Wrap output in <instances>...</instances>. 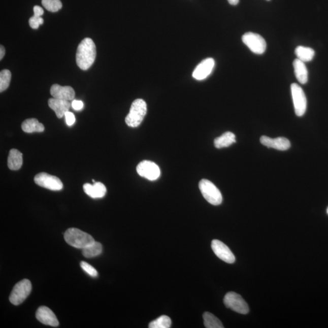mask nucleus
I'll return each mask as SVG.
<instances>
[{"label": "nucleus", "instance_id": "obj_12", "mask_svg": "<svg viewBox=\"0 0 328 328\" xmlns=\"http://www.w3.org/2000/svg\"><path fill=\"white\" fill-rule=\"evenodd\" d=\"M215 64V60L212 58L203 60L194 70L192 74L193 78L198 80L206 79L212 73Z\"/></svg>", "mask_w": 328, "mask_h": 328}, {"label": "nucleus", "instance_id": "obj_6", "mask_svg": "<svg viewBox=\"0 0 328 328\" xmlns=\"http://www.w3.org/2000/svg\"><path fill=\"white\" fill-rule=\"evenodd\" d=\"M242 41L250 51L256 54H263L267 47L265 40L258 34L253 32L244 34L242 37Z\"/></svg>", "mask_w": 328, "mask_h": 328}, {"label": "nucleus", "instance_id": "obj_28", "mask_svg": "<svg viewBox=\"0 0 328 328\" xmlns=\"http://www.w3.org/2000/svg\"><path fill=\"white\" fill-rule=\"evenodd\" d=\"M80 266H81V268L83 270L90 275V276L92 277L97 276V271L95 270V269L92 267V266L89 265L88 263L85 261H82L81 263H80Z\"/></svg>", "mask_w": 328, "mask_h": 328}, {"label": "nucleus", "instance_id": "obj_17", "mask_svg": "<svg viewBox=\"0 0 328 328\" xmlns=\"http://www.w3.org/2000/svg\"><path fill=\"white\" fill-rule=\"evenodd\" d=\"M83 190L86 194L92 198H103L107 193L106 187L100 182H95L93 185L85 184L83 185Z\"/></svg>", "mask_w": 328, "mask_h": 328}, {"label": "nucleus", "instance_id": "obj_34", "mask_svg": "<svg viewBox=\"0 0 328 328\" xmlns=\"http://www.w3.org/2000/svg\"><path fill=\"white\" fill-rule=\"evenodd\" d=\"M228 2L230 3L231 5H237L239 3V0H228Z\"/></svg>", "mask_w": 328, "mask_h": 328}, {"label": "nucleus", "instance_id": "obj_4", "mask_svg": "<svg viewBox=\"0 0 328 328\" xmlns=\"http://www.w3.org/2000/svg\"><path fill=\"white\" fill-rule=\"evenodd\" d=\"M199 188L207 202L213 206H218L222 203V196L221 191L212 182L203 179L200 182Z\"/></svg>", "mask_w": 328, "mask_h": 328}, {"label": "nucleus", "instance_id": "obj_30", "mask_svg": "<svg viewBox=\"0 0 328 328\" xmlns=\"http://www.w3.org/2000/svg\"><path fill=\"white\" fill-rule=\"evenodd\" d=\"M64 117H65L67 124L68 126H72L74 123H75V116H74V114L73 113L70 112V111H68V112L64 114Z\"/></svg>", "mask_w": 328, "mask_h": 328}, {"label": "nucleus", "instance_id": "obj_24", "mask_svg": "<svg viewBox=\"0 0 328 328\" xmlns=\"http://www.w3.org/2000/svg\"><path fill=\"white\" fill-rule=\"evenodd\" d=\"M102 245L100 243L95 242L82 249L83 255L86 258H92L101 254Z\"/></svg>", "mask_w": 328, "mask_h": 328}, {"label": "nucleus", "instance_id": "obj_7", "mask_svg": "<svg viewBox=\"0 0 328 328\" xmlns=\"http://www.w3.org/2000/svg\"><path fill=\"white\" fill-rule=\"evenodd\" d=\"M224 303L227 308L241 314L249 313L248 305L242 297L234 292H228L225 296Z\"/></svg>", "mask_w": 328, "mask_h": 328}, {"label": "nucleus", "instance_id": "obj_5", "mask_svg": "<svg viewBox=\"0 0 328 328\" xmlns=\"http://www.w3.org/2000/svg\"><path fill=\"white\" fill-rule=\"evenodd\" d=\"M32 290V284L29 280L24 279L15 284L12 290L9 300L12 304L19 305L29 296Z\"/></svg>", "mask_w": 328, "mask_h": 328}, {"label": "nucleus", "instance_id": "obj_2", "mask_svg": "<svg viewBox=\"0 0 328 328\" xmlns=\"http://www.w3.org/2000/svg\"><path fill=\"white\" fill-rule=\"evenodd\" d=\"M64 238L68 244L77 249H82L95 242L91 235L77 228H68Z\"/></svg>", "mask_w": 328, "mask_h": 328}, {"label": "nucleus", "instance_id": "obj_16", "mask_svg": "<svg viewBox=\"0 0 328 328\" xmlns=\"http://www.w3.org/2000/svg\"><path fill=\"white\" fill-rule=\"evenodd\" d=\"M49 107L54 111L58 118H62L64 114L69 111L71 107L70 101L60 100V99L51 98L48 100Z\"/></svg>", "mask_w": 328, "mask_h": 328}, {"label": "nucleus", "instance_id": "obj_1", "mask_svg": "<svg viewBox=\"0 0 328 328\" xmlns=\"http://www.w3.org/2000/svg\"><path fill=\"white\" fill-rule=\"evenodd\" d=\"M96 57V47L90 38H85L80 42L77 49L76 63L80 69L87 70L94 63Z\"/></svg>", "mask_w": 328, "mask_h": 328}, {"label": "nucleus", "instance_id": "obj_19", "mask_svg": "<svg viewBox=\"0 0 328 328\" xmlns=\"http://www.w3.org/2000/svg\"><path fill=\"white\" fill-rule=\"evenodd\" d=\"M8 166L11 170H18L23 166V154L17 149L9 151Z\"/></svg>", "mask_w": 328, "mask_h": 328}, {"label": "nucleus", "instance_id": "obj_8", "mask_svg": "<svg viewBox=\"0 0 328 328\" xmlns=\"http://www.w3.org/2000/svg\"><path fill=\"white\" fill-rule=\"evenodd\" d=\"M34 182L39 186L53 191L62 189V182L57 176H52L46 173H40L34 178Z\"/></svg>", "mask_w": 328, "mask_h": 328}, {"label": "nucleus", "instance_id": "obj_27", "mask_svg": "<svg viewBox=\"0 0 328 328\" xmlns=\"http://www.w3.org/2000/svg\"><path fill=\"white\" fill-rule=\"evenodd\" d=\"M42 5L49 12H57L62 8L60 0H42Z\"/></svg>", "mask_w": 328, "mask_h": 328}, {"label": "nucleus", "instance_id": "obj_29", "mask_svg": "<svg viewBox=\"0 0 328 328\" xmlns=\"http://www.w3.org/2000/svg\"><path fill=\"white\" fill-rule=\"evenodd\" d=\"M44 22L43 18L41 17H37L35 15H33L32 17L30 18L29 20V23L30 27L32 29H38L40 25H42Z\"/></svg>", "mask_w": 328, "mask_h": 328}, {"label": "nucleus", "instance_id": "obj_33", "mask_svg": "<svg viewBox=\"0 0 328 328\" xmlns=\"http://www.w3.org/2000/svg\"><path fill=\"white\" fill-rule=\"evenodd\" d=\"M6 53V50L4 46H1L0 47V60H2L3 58L4 57Z\"/></svg>", "mask_w": 328, "mask_h": 328}, {"label": "nucleus", "instance_id": "obj_15", "mask_svg": "<svg viewBox=\"0 0 328 328\" xmlns=\"http://www.w3.org/2000/svg\"><path fill=\"white\" fill-rule=\"evenodd\" d=\"M50 93L54 98L68 101L73 100L76 94L74 89L71 86H62L58 84L51 86Z\"/></svg>", "mask_w": 328, "mask_h": 328}, {"label": "nucleus", "instance_id": "obj_22", "mask_svg": "<svg viewBox=\"0 0 328 328\" xmlns=\"http://www.w3.org/2000/svg\"><path fill=\"white\" fill-rule=\"evenodd\" d=\"M295 54L298 59L305 63L313 59L315 51L311 48L299 46L296 49Z\"/></svg>", "mask_w": 328, "mask_h": 328}, {"label": "nucleus", "instance_id": "obj_10", "mask_svg": "<svg viewBox=\"0 0 328 328\" xmlns=\"http://www.w3.org/2000/svg\"><path fill=\"white\" fill-rule=\"evenodd\" d=\"M136 170L139 175L150 181L156 180L160 175L159 167L149 160H143L139 163Z\"/></svg>", "mask_w": 328, "mask_h": 328}, {"label": "nucleus", "instance_id": "obj_13", "mask_svg": "<svg viewBox=\"0 0 328 328\" xmlns=\"http://www.w3.org/2000/svg\"><path fill=\"white\" fill-rule=\"evenodd\" d=\"M36 318L40 322L46 325L57 327L59 324L56 315L46 306H40L37 309Z\"/></svg>", "mask_w": 328, "mask_h": 328}, {"label": "nucleus", "instance_id": "obj_14", "mask_svg": "<svg viewBox=\"0 0 328 328\" xmlns=\"http://www.w3.org/2000/svg\"><path fill=\"white\" fill-rule=\"evenodd\" d=\"M260 142L266 147L281 151L288 150L290 147L288 139L282 137L273 139L263 136L260 138Z\"/></svg>", "mask_w": 328, "mask_h": 328}, {"label": "nucleus", "instance_id": "obj_35", "mask_svg": "<svg viewBox=\"0 0 328 328\" xmlns=\"http://www.w3.org/2000/svg\"><path fill=\"white\" fill-rule=\"evenodd\" d=\"M327 214H328V207H327Z\"/></svg>", "mask_w": 328, "mask_h": 328}, {"label": "nucleus", "instance_id": "obj_18", "mask_svg": "<svg viewBox=\"0 0 328 328\" xmlns=\"http://www.w3.org/2000/svg\"><path fill=\"white\" fill-rule=\"evenodd\" d=\"M293 68L296 78L302 84H305L308 80V71L305 62L300 60L298 58L294 60L293 62Z\"/></svg>", "mask_w": 328, "mask_h": 328}, {"label": "nucleus", "instance_id": "obj_31", "mask_svg": "<svg viewBox=\"0 0 328 328\" xmlns=\"http://www.w3.org/2000/svg\"><path fill=\"white\" fill-rule=\"evenodd\" d=\"M71 107L76 111L81 110L83 107V103L81 101L74 100L71 103Z\"/></svg>", "mask_w": 328, "mask_h": 328}, {"label": "nucleus", "instance_id": "obj_21", "mask_svg": "<svg viewBox=\"0 0 328 328\" xmlns=\"http://www.w3.org/2000/svg\"><path fill=\"white\" fill-rule=\"evenodd\" d=\"M236 142V138L233 133L226 132L220 137L216 138L214 141L215 147L216 148L228 147Z\"/></svg>", "mask_w": 328, "mask_h": 328}, {"label": "nucleus", "instance_id": "obj_23", "mask_svg": "<svg viewBox=\"0 0 328 328\" xmlns=\"http://www.w3.org/2000/svg\"><path fill=\"white\" fill-rule=\"evenodd\" d=\"M203 319L204 326L207 328H224L220 320L209 312L204 314Z\"/></svg>", "mask_w": 328, "mask_h": 328}, {"label": "nucleus", "instance_id": "obj_25", "mask_svg": "<svg viewBox=\"0 0 328 328\" xmlns=\"http://www.w3.org/2000/svg\"><path fill=\"white\" fill-rule=\"evenodd\" d=\"M172 320L167 315H162V316L157 318L149 324L150 328H169L171 326Z\"/></svg>", "mask_w": 328, "mask_h": 328}, {"label": "nucleus", "instance_id": "obj_9", "mask_svg": "<svg viewBox=\"0 0 328 328\" xmlns=\"http://www.w3.org/2000/svg\"><path fill=\"white\" fill-rule=\"evenodd\" d=\"M290 89L296 115L302 116L304 115L307 108V100L305 92L297 83H292L290 86Z\"/></svg>", "mask_w": 328, "mask_h": 328}, {"label": "nucleus", "instance_id": "obj_36", "mask_svg": "<svg viewBox=\"0 0 328 328\" xmlns=\"http://www.w3.org/2000/svg\"><path fill=\"white\" fill-rule=\"evenodd\" d=\"M267 1H270V0H267Z\"/></svg>", "mask_w": 328, "mask_h": 328}, {"label": "nucleus", "instance_id": "obj_3", "mask_svg": "<svg viewBox=\"0 0 328 328\" xmlns=\"http://www.w3.org/2000/svg\"><path fill=\"white\" fill-rule=\"evenodd\" d=\"M147 111V104L142 99H136L131 106L130 110L125 118L126 125L130 127H138L146 115Z\"/></svg>", "mask_w": 328, "mask_h": 328}, {"label": "nucleus", "instance_id": "obj_20", "mask_svg": "<svg viewBox=\"0 0 328 328\" xmlns=\"http://www.w3.org/2000/svg\"><path fill=\"white\" fill-rule=\"evenodd\" d=\"M21 128L27 133H42L45 130V126L35 118L27 119L21 124Z\"/></svg>", "mask_w": 328, "mask_h": 328}, {"label": "nucleus", "instance_id": "obj_32", "mask_svg": "<svg viewBox=\"0 0 328 328\" xmlns=\"http://www.w3.org/2000/svg\"><path fill=\"white\" fill-rule=\"evenodd\" d=\"M33 10L34 15L37 17H42L43 14H44V11H43V8L39 6H34Z\"/></svg>", "mask_w": 328, "mask_h": 328}, {"label": "nucleus", "instance_id": "obj_11", "mask_svg": "<svg viewBox=\"0 0 328 328\" xmlns=\"http://www.w3.org/2000/svg\"><path fill=\"white\" fill-rule=\"evenodd\" d=\"M212 249L215 254L221 260L225 263H234L235 261V257L234 253L232 252L228 247L221 241L214 240L212 242Z\"/></svg>", "mask_w": 328, "mask_h": 328}, {"label": "nucleus", "instance_id": "obj_26", "mask_svg": "<svg viewBox=\"0 0 328 328\" xmlns=\"http://www.w3.org/2000/svg\"><path fill=\"white\" fill-rule=\"evenodd\" d=\"M11 71L8 70H4L0 73V92H3L8 89L10 85L11 80Z\"/></svg>", "mask_w": 328, "mask_h": 328}]
</instances>
